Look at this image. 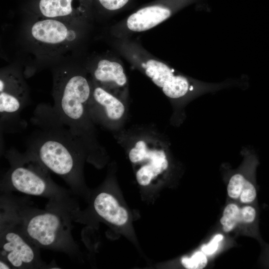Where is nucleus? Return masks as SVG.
I'll list each match as a JSON object with an SVG mask.
<instances>
[{
	"label": "nucleus",
	"instance_id": "f257e3e1",
	"mask_svg": "<svg viewBox=\"0 0 269 269\" xmlns=\"http://www.w3.org/2000/svg\"><path fill=\"white\" fill-rule=\"evenodd\" d=\"M30 121L35 129L27 140L26 150L49 171L60 176L74 194H83V167L88 155L80 139L60 120L53 106L38 105Z\"/></svg>",
	"mask_w": 269,
	"mask_h": 269
},
{
	"label": "nucleus",
	"instance_id": "f03ea898",
	"mask_svg": "<svg viewBox=\"0 0 269 269\" xmlns=\"http://www.w3.org/2000/svg\"><path fill=\"white\" fill-rule=\"evenodd\" d=\"M0 201L11 211L28 238L38 248L64 253L78 261L80 251L73 238L72 208L49 202L46 209L31 205L26 198L2 193Z\"/></svg>",
	"mask_w": 269,
	"mask_h": 269
},
{
	"label": "nucleus",
	"instance_id": "7ed1b4c3",
	"mask_svg": "<svg viewBox=\"0 0 269 269\" xmlns=\"http://www.w3.org/2000/svg\"><path fill=\"white\" fill-rule=\"evenodd\" d=\"M92 88L86 76L78 70L62 69L55 74L53 107L60 120L82 143L88 157L96 147L88 109Z\"/></svg>",
	"mask_w": 269,
	"mask_h": 269
},
{
	"label": "nucleus",
	"instance_id": "20e7f679",
	"mask_svg": "<svg viewBox=\"0 0 269 269\" xmlns=\"http://www.w3.org/2000/svg\"><path fill=\"white\" fill-rule=\"evenodd\" d=\"M9 168L0 180L1 193L16 191L28 195L43 197L49 202L63 204L73 209L78 204L74 193L55 183L49 170L30 152L20 153L12 147L4 153Z\"/></svg>",
	"mask_w": 269,
	"mask_h": 269
},
{
	"label": "nucleus",
	"instance_id": "39448f33",
	"mask_svg": "<svg viewBox=\"0 0 269 269\" xmlns=\"http://www.w3.org/2000/svg\"><path fill=\"white\" fill-rule=\"evenodd\" d=\"M39 249L24 233L10 209L0 202V260L14 269H60L55 263L43 262Z\"/></svg>",
	"mask_w": 269,
	"mask_h": 269
},
{
	"label": "nucleus",
	"instance_id": "423d86ee",
	"mask_svg": "<svg viewBox=\"0 0 269 269\" xmlns=\"http://www.w3.org/2000/svg\"><path fill=\"white\" fill-rule=\"evenodd\" d=\"M28 103L27 87L20 73L13 70L1 72L0 78L1 132L17 133L26 127V122L20 115Z\"/></svg>",
	"mask_w": 269,
	"mask_h": 269
},
{
	"label": "nucleus",
	"instance_id": "0eeeda50",
	"mask_svg": "<svg viewBox=\"0 0 269 269\" xmlns=\"http://www.w3.org/2000/svg\"><path fill=\"white\" fill-rule=\"evenodd\" d=\"M71 21L43 17L35 21L30 32L36 43L48 48H59L73 43L78 36Z\"/></svg>",
	"mask_w": 269,
	"mask_h": 269
},
{
	"label": "nucleus",
	"instance_id": "6e6552de",
	"mask_svg": "<svg viewBox=\"0 0 269 269\" xmlns=\"http://www.w3.org/2000/svg\"><path fill=\"white\" fill-rule=\"evenodd\" d=\"M129 156L134 163L146 161L136 172V179L141 186H147L151 180L167 169L168 161L163 150L150 146L142 140L137 141L130 150Z\"/></svg>",
	"mask_w": 269,
	"mask_h": 269
},
{
	"label": "nucleus",
	"instance_id": "1a4fd4ad",
	"mask_svg": "<svg viewBox=\"0 0 269 269\" xmlns=\"http://www.w3.org/2000/svg\"><path fill=\"white\" fill-rule=\"evenodd\" d=\"M145 71L154 84L170 98H181L192 89L187 78L174 74L169 66L156 60H148L145 64Z\"/></svg>",
	"mask_w": 269,
	"mask_h": 269
},
{
	"label": "nucleus",
	"instance_id": "9d476101",
	"mask_svg": "<svg viewBox=\"0 0 269 269\" xmlns=\"http://www.w3.org/2000/svg\"><path fill=\"white\" fill-rule=\"evenodd\" d=\"M88 109L91 119L106 125L119 120L125 112L124 105L116 95L96 84L92 86Z\"/></svg>",
	"mask_w": 269,
	"mask_h": 269
},
{
	"label": "nucleus",
	"instance_id": "9b49d317",
	"mask_svg": "<svg viewBox=\"0 0 269 269\" xmlns=\"http://www.w3.org/2000/svg\"><path fill=\"white\" fill-rule=\"evenodd\" d=\"M38 6L43 17L71 21L83 16L87 0H40Z\"/></svg>",
	"mask_w": 269,
	"mask_h": 269
},
{
	"label": "nucleus",
	"instance_id": "f8f14e48",
	"mask_svg": "<svg viewBox=\"0 0 269 269\" xmlns=\"http://www.w3.org/2000/svg\"><path fill=\"white\" fill-rule=\"evenodd\" d=\"M95 84L115 95L117 90L124 88L127 79L123 67L119 63L102 59L97 64L93 72Z\"/></svg>",
	"mask_w": 269,
	"mask_h": 269
},
{
	"label": "nucleus",
	"instance_id": "ddd939ff",
	"mask_svg": "<svg viewBox=\"0 0 269 269\" xmlns=\"http://www.w3.org/2000/svg\"><path fill=\"white\" fill-rule=\"evenodd\" d=\"M93 206L98 216L109 224L121 226L128 221L127 211L108 192L102 191L98 193L94 198Z\"/></svg>",
	"mask_w": 269,
	"mask_h": 269
},
{
	"label": "nucleus",
	"instance_id": "4468645a",
	"mask_svg": "<svg viewBox=\"0 0 269 269\" xmlns=\"http://www.w3.org/2000/svg\"><path fill=\"white\" fill-rule=\"evenodd\" d=\"M170 15L171 11L167 7L158 5L147 6L131 15L127 24L132 31H144L160 23Z\"/></svg>",
	"mask_w": 269,
	"mask_h": 269
},
{
	"label": "nucleus",
	"instance_id": "2eb2a0df",
	"mask_svg": "<svg viewBox=\"0 0 269 269\" xmlns=\"http://www.w3.org/2000/svg\"><path fill=\"white\" fill-rule=\"evenodd\" d=\"M220 222L223 232L226 233L243 227L241 204L232 201L228 203L223 209Z\"/></svg>",
	"mask_w": 269,
	"mask_h": 269
},
{
	"label": "nucleus",
	"instance_id": "dca6fc26",
	"mask_svg": "<svg viewBox=\"0 0 269 269\" xmlns=\"http://www.w3.org/2000/svg\"><path fill=\"white\" fill-rule=\"evenodd\" d=\"M249 177L244 172L239 171L230 178L227 186V193L231 201L237 202Z\"/></svg>",
	"mask_w": 269,
	"mask_h": 269
},
{
	"label": "nucleus",
	"instance_id": "f3484780",
	"mask_svg": "<svg viewBox=\"0 0 269 269\" xmlns=\"http://www.w3.org/2000/svg\"><path fill=\"white\" fill-rule=\"evenodd\" d=\"M183 267L188 269H202L207 265L208 256L201 250L196 251L190 257H183L181 259Z\"/></svg>",
	"mask_w": 269,
	"mask_h": 269
},
{
	"label": "nucleus",
	"instance_id": "a211bd4d",
	"mask_svg": "<svg viewBox=\"0 0 269 269\" xmlns=\"http://www.w3.org/2000/svg\"><path fill=\"white\" fill-rule=\"evenodd\" d=\"M223 239V234L220 233L216 234L209 242L201 246V250L207 256H212L217 252Z\"/></svg>",
	"mask_w": 269,
	"mask_h": 269
},
{
	"label": "nucleus",
	"instance_id": "6ab92c4d",
	"mask_svg": "<svg viewBox=\"0 0 269 269\" xmlns=\"http://www.w3.org/2000/svg\"><path fill=\"white\" fill-rule=\"evenodd\" d=\"M129 0H99L101 4L106 9L114 10L123 7Z\"/></svg>",
	"mask_w": 269,
	"mask_h": 269
},
{
	"label": "nucleus",
	"instance_id": "aec40b11",
	"mask_svg": "<svg viewBox=\"0 0 269 269\" xmlns=\"http://www.w3.org/2000/svg\"><path fill=\"white\" fill-rule=\"evenodd\" d=\"M0 269H11L10 265L2 260H0Z\"/></svg>",
	"mask_w": 269,
	"mask_h": 269
}]
</instances>
